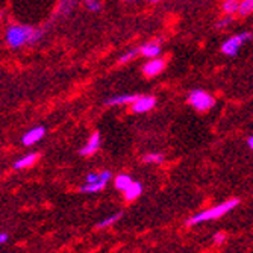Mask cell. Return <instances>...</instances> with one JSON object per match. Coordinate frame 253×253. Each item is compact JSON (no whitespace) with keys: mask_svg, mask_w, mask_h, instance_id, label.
I'll use <instances>...</instances> for the list:
<instances>
[{"mask_svg":"<svg viewBox=\"0 0 253 253\" xmlns=\"http://www.w3.org/2000/svg\"><path fill=\"white\" fill-rule=\"evenodd\" d=\"M44 35L42 29H37L26 25H12L6 29V42L12 49H20L25 45L38 42Z\"/></svg>","mask_w":253,"mask_h":253,"instance_id":"6da1fadb","label":"cell"},{"mask_svg":"<svg viewBox=\"0 0 253 253\" xmlns=\"http://www.w3.org/2000/svg\"><path fill=\"white\" fill-rule=\"evenodd\" d=\"M238 203H240L238 199H231V200L223 202V203H220L217 206H212V208H210V210H205V211L190 217L187 220V226H196V224H200V223H205V221H211V220L220 218L224 214L235 210L238 206Z\"/></svg>","mask_w":253,"mask_h":253,"instance_id":"7a4b0ae2","label":"cell"},{"mask_svg":"<svg viewBox=\"0 0 253 253\" xmlns=\"http://www.w3.org/2000/svg\"><path fill=\"white\" fill-rule=\"evenodd\" d=\"M188 103L199 112H206L215 105V99L203 89H193L188 94Z\"/></svg>","mask_w":253,"mask_h":253,"instance_id":"3957f363","label":"cell"},{"mask_svg":"<svg viewBox=\"0 0 253 253\" xmlns=\"http://www.w3.org/2000/svg\"><path fill=\"white\" fill-rule=\"evenodd\" d=\"M249 40H252V34L250 32H241V34H237L234 35L232 38H229L226 42H223L221 45V52L226 55V56H237L240 47L247 42Z\"/></svg>","mask_w":253,"mask_h":253,"instance_id":"277c9868","label":"cell"},{"mask_svg":"<svg viewBox=\"0 0 253 253\" xmlns=\"http://www.w3.org/2000/svg\"><path fill=\"white\" fill-rule=\"evenodd\" d=\"M156 99L153 96H138L133 103H130V111L133 114H144L155 108Z\"/></svg>","mask_w":253,"mask_h":253,"instance_id":"5b68a950","label":"cell"},{"mask_svg":"<svg viewBox=\"0 0 253 253\" xmlns=\"http://www.w3.org/2000/svg\"><path fill=\"white\" fill-rule=\"evenodd\" d=\"M102 179L97 182H91V183H85V185L81 187V193H86V194H94L99 193L105 188V185L108 183V180L111 179V171L109 170H103L102 173Z\"/></svg>","mask_w":253,"mask_h":253,"instance_id":"8992f818","label":"cell"},{"mask_svg":"<svg viewBox=\"0 0 253 253\" xmlns=\"http://www.w3.org/2000/svg\"><path fill=\"white\" fill-rule=\"evenodd\" d=\"M164 67H166V61L163 58H158V56L150 58V61L147 64H144V67H143V73L146 78H153L163 72Z\"/></svg>","mask_w":253,"mask_h":253,"instance_id":"52a82bcc","label":"cell"},{"mask_svg":"<svg viewBox=\"0 0 253 253\" xmlns=\"http://www.w3.org/2000/svg\"><path fill=\"white\" fill-rule=\"evenodd\" d=\"M44 135H45V129L42 126H37V127L31 129L29 132H26L25 135H23L21 143H23V146H26V147L34 146L35 143H38V141L42 140Z\"/></svg>","mask_w":253,"mask_h":253,"instance_id":"ba28073f","label":"cell"},{"mask_svg":"<svg viewBox=\"0 0 253 253\" xmlns=\"http://www.w3.org/2000/svg\"><path fill=\"white\" fill-rule=\"evenodd\" d=\"M99 147H100V133L94 132L89 136L88 143L79 150V153H81V156H91L99 150Z\"/></svg>","mask_w":253,"mask_h":253,"instance_id":"9c48e42d","label":"cell"},{"mask_svg":"<svg viewBox=\"0 0 253 253\" xmlns=\"http://www.w3.org/2000/svg\"><path fill=\"white\" fill-rule=\"evenodd\" d=\"M138 53L146 56V58H156L159 56L161 53V42L159 41H155V42H147L144 45H141L140 49H138Z\"/></svg>","mask_w":253,"mask_h":253,"instance_id":"30bf717a","label":"cell"},{"mask_svg":"<svg viewBox=\"0 0 253 253\" xmlns=\"http://www.w3.org/2000/svg\"><path fill=\"white\" fill-rule=\"evenodd\" d=\"M38 158H40L38 153H29V155H26V156L20 158L18 161H15V163H14V169H15V170L28 169V167H31V166H34V164L37 163Z\"/></svg>","mask_w":253,"mask_h":253,"instance_id":"8fae6325","label":"cell"},{"mask_svg":"<svg viewBox=\"0 0 253 253\" xmlns=\"http://www.w3.org/2000/svg\"><path fill=\"white\" fill-rule=\"evenodd\" d=\"M125 193V199L127 200V202H132V200H135V199H138L141 196V193H143V185L140 182H132L130 185L123 191Z\"/></svg>","mask_w":253,"mask_h":253,"instance_id":"7c38bea8","label":"cell"},{"mask_svg":"<svg viewBox=\"0 0 253 253\" xmlns=\"http://www.w3.org/2000/svg\"><path fill=\"white\" fill-rule=\"evenodd\" d=\"M138 96L136 94H120V96H114L106 100V105L109 106H117V105H130L135 102Z\"/></svg>","mask_w":253,"mask_h":253,"instance_id":"4fadbf2b","label":"cell"},{"mask_svg":"<svg viewBox=\"0 0 253 253\" xmlns=\"http://www.w3.org/2000/svg\"><path fill=\"white\" fill-rule=\"evenodd\" d=\"M132 182H133V180H132V177H130L129 174H119V176L116 177V180H114V185H116L117 190L125 191Z\"/></svg>","mask_w":253,"mask_h":253,"instance_id":"5bb4252c","label":"cell"},{"mask_svg":"<svg viewBox=\"0 0 253 253\" xmlns=\"http://www.w3.org/2000/svg\"><path fill=\"white\" fill-rule=\"evenodd\" d=\"M76 6V0H61L59 6H58V12L61 15H68Z\"/></svg>","mask_w":253,"mask_h":253,"instance_id":"9a60e30c","label":"cell"},{"mask_svg":"<svg viewBox=\"0 0 253 253\" xmlns=\"http://www.w3.org/2000/svg\"><path fill=\"white\" fill-rule=\"evenodd\" d=\"M122 212H117V214H112V215H109V217H106V218H103L102 221H99L97 223V229H106V227H109V226H112L116 221H119L120 218H122Z\"/></svg>","mask_w":253,"mask_h":253,"instance_id":"2e32d148","label":"cell"},{"mask_svg":"<svg viewBox=\"0 0 253 253\" xmlns=\"http://www.w3.org/2000/svg\"><path fill=\"white\" fill-rule=\"evenodd\" d=\"M238 6H240V0H224L223 11L226 15H232V14L238 12Z\"/></svg>","mask_w":253,"mask_h":253,"instance_id":"e0dca14e","label":"cell"},{"mask_svg":"<svg viewBox=\"0 0 253 253\" xmlns=\"http://www.w3.org/2000/svg\"><path fill=\"white\" fill-rule=\"evenodd\" d=\"M253 12V0H241L238 6V14L246 17Z\"/></svg>","mask_w":253,"mask_h":253,"instance_id":"ac0fdd59","label":"cell"},{"mask_svg":"<svg viewBox=\"0 0 253 253\" xmlns=\"http://www.w3.org/2000/svg\"><path fill=\"white\" fill-rule=\"evenodd\" d=\"M163 161H164L163 153H147L143 158V163H146V164H161Z\"/></svg>","mask_w":253,"mask_h":253,"instance_id":"d6986e66","label":"cell"},{"mask_svg":"<svg viewBox=\"0 0 253 253\" xmlns=\"http://www.w3.org/2000/svg\"><path fill=\"white\" fill-rule=\"evenodd\" d=\"M85 8L91 12H99L102 9V3L99 0H85Z\"/></svg>","mask_w":253,"mask_h":253,"instance_id":"ffe728a7","label":"cell"},{"mask_svg":"<svg viewBox=\"0 0 253 253\" xmlns=\"http://www.w3.org/2000/svg\"><path fill=\"white\" fill-rule=\"evenodd\" d=\"M136 55H138V49H136V50H129V52H126L125 55H122V56H120L119 64H127V62H129V61H132Z\"/></svg>","mask_w":253,"mask_h":253,"instance_id":"44dd1931","label":"cell"},{"mask_svg":"<svg viewBox=\"0 0 253 253\" xmlns=\"http://www.w3.org/2000/svg\"><path fill=\"white\" fill-rule=\"evenodd\" d=\"M100 179H102V174H100V173L91 171V173H88V174H86L85 182H86V183H91V182H97V180H100Z\"/></svg>","mask_w":253,"mask_h":253,"instance_id":"7402d4cb","label":"cell"},{"mask_svg":"<svg viewBox=\"0 0 253 253\" xmlns=\"http://www.w3.org/2000/svg\"><path fill=\"white\" fill-rule=\"evenodd\" d=\"M226 240H227V237H226V234H223V232H218V234L214 235V244H215V246H223V244L226 243Z\"/></svg>","mask_w":253,"mask_h":253,"instance_id":"603a6c76","label":"cell"},{"mask_svg":"<svg viewBox=\"0 0 253 253\" xmlns=\"http://www.w3.org/2000/svg\"><path fill=\"white\" fill-rule=\"evenodd\" d=\"M231 21H232V18L227 15V17L221 18L220 21H217V28H218V29H223V28H226L227 25H231Z\"/></svg>","mask_w":253,"mask_h":253,"instance_id":"cb8c5ba5","label":"cell"},{"mask_svg":"<svg viewBox=\"0 0 253 253\" xmlns=\"http://www.w3.org/2000/svg\"><path fill=\"white\" fill-rule=\"evenodd\" d=\"M8 241V234H0V246H2V244H5Z\"/></svg>","mask_w":253,"mask_h":253,"instance_id":"d4e9b609","label":"cell"},{"mask_svg":"<svg viewBox=\"0 0 253 253\" xmlns=\"http://www.w3.org/2000/svg\"><path fill=\"white\" fill-rule=\"evenodd\" d=\"M247 144H249V147L253 150V136H249V140H247Z\"/></svg>","mask_w":253,"mask_h":253,"instance_id":"484cf974","label":"cell"},{"mask_svg":"<svg viewBox=\"0 0 253 253\" xmlns=\"http://www.w3.org/2000/svg\"><path fill=\"white\" fill-rule=\"evenodd\" d=\"M161 0H150V3H159Z\"/></svg>","mask_w":253,"mask_h":253,"instance_id":"4316f807","label":"cell"},{"mask_svg":"<svg viewBox=\"0 0 253 253\" xmlns=\"http://www.w3.org/2000/svg\"><path fill=\"white\" fill-rule=\"evenodd\" d=\"M127 2H135V0H127Z\"/></svg>","mask_w":253,"mask_h":253,"instance_id":"83f0119b","label":"cell"}]
</instances>
